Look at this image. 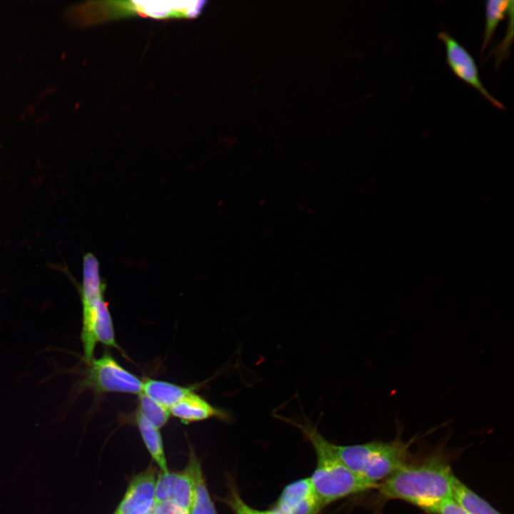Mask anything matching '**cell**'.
<instances>
[{"mask_svg":"<svg viewBox=\"0 0 514 514\" xmlns=\"http://www.w3.org/2000/svg\"><path fill=\"white\" fill-rule=\"evenodd\" d=\"M456 478L449 465L433 459L419 464H405L378 486L388 498H399L430 513L445 500L453 498Z\"/></svg>","mask_w":514,"mask_h":514,"instance_id":"obj_1","label":"cell"},{"mask_svg":"<svg viewBox=\"0 0 514 514\" xmlns=\"http://www.w3.org/2000/svg\"><path fill=\"white\" fill-rule=\"evenodd\" d=\"M283 420L298 428L315 450L316 466L310 479L325 505L378 488L351 470L340 459L334 444L326 439L309 420L296 422L288 418Z\"/></svg>","mask_w":514,"mask_h":514,"instance_id":"obj_2","label":"cell"},{"mask_svg":"<svg viewBox=\"0 0 514 514\" xmlns=\"http://www.w3.org/2000/svg\"><path fill=\"white\" fill-rule=\"evenodd\" d=\"M106 285L84 283L80 287L82 303L81 339L84 360L89 363L94 358L97 343L120 349L116 341L114 324L108 303L104 298Z\"/></svg>","mask_w":514,"mask_h":514,"instance_id":"obj_3","label":"cell"},{"mask_svg":"<svg viewBox=\"0 0 514 514\" xmlns=\"http://www.w3.org/2000/svg\"><path fill=\"white\" fill-rule=\"evenodd\" d=\"M88 366L81 388L92 389L98 394L142 393L143 381L121 366L109 353L93 358Z\"/></svg>","mask_w":514,"mask_h":514,"instance_id":"obj_4","label":"cell"},{"mask_svg":"<svg viewBox=\"0 0 514 514\" xmlns=\"http://www.w3.org/2000/svg\"><path fill=\"white\" fill-rule=\"evenodd\" d=\"M438 39L444 45L446 64L453 74L475 89L493 106L498 109H505L504 105L485 87L480 77L478 66L470 52L445 31H440Z\"/></svg>","mask_w":514,"mask_h":514,"instance_id":"obj_5","label":"cell"},{"mask_svg":"<svg viewBox=\"0 0 514 514\" xmlns=\"http://www.w3.org/2000/svg\"><path fill=\"white\" fill-rule=\"evenodd\" d=\"M408 445L397 440L390 443L374 441V446L360 477L378 487L377 481L386 479L405 464Z\"/></svg>","mask_w":514,"mask_h":514,"instance_id":"obj_6","label":"cell"},{"mask_svg":"<svg viewBox=\"0 0 514 514\" xmlns=\"http://www.w3.org/2000/svg\"><path fill=\"white\" fill-rule=\"evenodd\" d=\"M157 470L150 464L131 479L112 514H153Z\"/></svg>","mask_w":514,"mask_h":514,"instance_id":"obj_7","label":"cell"},{"mask_svg":"<svg viewBox=\"0 0 514 514\" xmlns=\"http://www.w3.org/2000/svg\"><path fill=\"white\" fill-rule=\"evenodd\" d=\"M324 506L310 478H306L285 486L274 508L282 514H318Z\"/></svg>","mask_w":514,"mask_h":514,"instance_id":"obj_8","label":"cell"},{"mask_svg":"<svg viewBox=\"0 0 514 514\" xmlns=\"http://www.w3.org/2000/svg\"><path fill=\"white\" fill-rule=\"evenodd\" d=\"M204 1H119L120 15L138 14L153 18L194 17Z\"/></svg>","mask_w":514,"mask_h":514,"instance_id":"obj_9","label":"cell"},{"mask_svg":"<svg viewBox=\"0 0 514 514\" xmlns=\"http://www.w3.org/2000/svg\"><path fill=\"white\" fill-rule=\"evenodd\" d=\"M169 411L170 414L183 423L201 421L212 418L226 421L231 418L226 410L212 405L193 390L171 407Z\"/></svg>","mask_w":514,"mask_h":514,"instance_id":"obj_10","label":"cell"},{"mask_svg":"<svg viewBox=\"0 0 514 514\" xmlns=\"http://www.w3.org/2000/svg\"><path fill=\"white\" fill-rule=\"evenodd\" d=\"M193 388L161 380L147 378L143 381L142 393L165 408L170 410Z\"/></svg>","mask_w":514,"mask_h":514,"instance_id":"obj_11","label":"cell"},{"mask_svg":"<svg viewBox=\"0 0 514 514\" xmlns=\"http://www.w3.org/2000/svg\"><path fill=\"white\" fill-rule=\"evenodd\" d=\"M135 423L138 427L142 440L160 470L169 472L164 453L163 443L159 428L152 424L140 413L136 412Z\"/></svg>","mask_w":514,"mask_h":514,"instance_id":"obj_12","label":"cell"},{"mask_svg":"<svg viewBox=\"0 0 514 514\" xmlns=\"http://www.w3.org/2000/svg\"><path fill=\"white\" fill-rule=\"evenodd\" d=\"M193 487L189 514H218L211 499L201 463L192 449Z\"/></svg>","mask_w":514,"mask_h":514,"instance_id":"obj_13","label":"cell"},{"mask_svg":"<svg viewBox=\"0 0 514 514\" xmlns=\"http://www.w3.org/2000/svg\"><path fill=\"white\" fill-rule=\"evenodd\" d=\"M453 498L468 514H500L458 479L454 482Z\"/></svg>","mask_w":514,"mask_h":514,"instance_id":"obj_14","label":"cell"},{"mask_svg":"<svg viewBox=\"0 0 514 514\" xmlns=\"http://www.w3.org/2000/svg\"><path fill=\"white\" fill-rule=\"evenodd\" d=\"M193 487L192 448H190L188 461L184 469L176 472L171 500L178 507L189 512Z\"/></svg>","mask_w":514,"mask_h":514,"instance_id":"obj_15","label":"cell"},{"mask_svg":"<svg viewBox=\"0 0 514 514\" xmlns=\"http://www.w3.org/2000/svg\"><path fill=\"white\" fill-rule=\"evenodd\" d=\"M513 1L489 0L485 3V19L483 44L480 52L483 53L490 42L498 24L508 14Z\"/></svg>","mask_w":514,"mask_h":514,"instance_id":"obj_16","label":"cell"},{"mask_svg":"<svg viewBox=\"0 0 514 514\" xmlns=\"http://www.w3.org/2000/svg\"><path fill=\"white\" fill-rule=\"evenodd\" d=\"M137 412L159 429L166 424L171 415L169 410L143 393L139 394Z\"/></svg>","mask_w":514,"mask_h":514,"instance_id":"obj_17","label":"cell"},{"mask_svg":"<svg viewBox=\"0 0 514 514\" xmlns=\"http://www.w3.org/2000/svg\"><path fill=\"white\" fill-rule=\"evenodd\" d=\"M228 494L219 500L229 507L233 512H238L241 514H282L276 508L261 510L250 507L241 498L233 480H228Z\"/></svg>","mask_w":514,"mask_h":514,"instance_id":"obj_18","label":"cell"},{"mask_svg":"<svg viewBox=\"0 0 514 514\" xmlns=\"http://www.w3.org/2000/svg\"><path fill=\"white\" fill-rule=\"evenodd\" d=\"M176 472L157 473L155 488V505L171 500Z\"/></svg>","mask_w":514,"mask_h":514,"instance_id":"obj_19","label":"cell"},{"mask_svg":"<svg viewBox=\"0 0 514 514\" xmlns=\"http://www.w3.org/2000/svg\"><path fill=\"white\" fill-rule=\"evenodd\" d=\"M153 514H189V513L178 507L173 500H168L156 504Z\"/></svg>","mask_w":514,"mask_h":514,"instance_id":"obj_20","label":"cell"},{"mask_svg":"<svg viewBox=\"0 0 514 514\" xmlns=\"http://www.w3.org/2000/svg\"><path fill=\"white\" fill-rule=\"evenodd\" d=\"M435 513L438 514H468L454 500L450 498L443 501Z\"/></svg>","mask_w":514,"mask_h":514,"instance_id":"obj_21","label":"cell"},{"mask_svg":"<svg viewBox=\"0 0 514 514\" xmlns=\"http://www.w3.org/2000/svg\"><path fill=\"white\" fill-rule=\"evenodd\" d=\"M233 514H241V513H238V512H233Z\"/></svg>","mask_w":514,"mask_h":514,"instance_id":"obj_22","label":"cell"}]
</instances>
